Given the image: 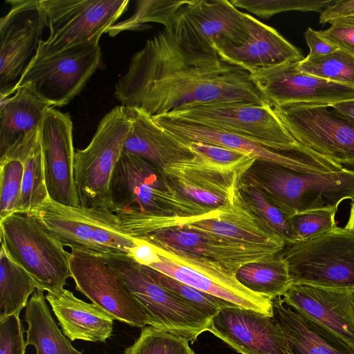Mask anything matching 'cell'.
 Masks as SVG:
<instances>
[{"mask_svg":"<svg viewBox=\"0 0 354 354\" xmlns=\"http://www.w3.org/2000/svg\"><path fill=\"white\" fill-rule=\"evenodd\" d=\"M114 96L124 107L151 118L203 104H270L248 72L216 56L187 50L165 30L133 55Z\"/></svg>","mask_w":354,"mask_h":354,"instance_id":"obj_1","label":"cell"},{"mask_svg":"<svg viewBox=\"0 0 354 354\" xmlns=\"http://www.w3.org/2000/svg\"><path fill=\"white\" fill-rule=\"evenodd\" d=\"M139 239L154 245L159 254L205 274L258 312L272 316V299L244 287L235 274L242 266L278 253L285 246L242 242L180 226L160 229Z\"/></svg>","mask_w":354,"mask_h":354,"instance_id":"obj_2","label":"cell"},{"mask_svg":"<svg viewBox=\"0 0 354 354\" xmlns=\"http://www.w3.org/2000/svg\"><path fill=\"white\" fill-rule=\"evenodd\" d=\"M149 18L183 48L216 57V39L240 44L249 35L245 13L227 0H155Z\"/></svg>","mask_w":354,"mask_h":354,"instance_id":"obj_3","label":"cell"},{"mask_svg":"<svg viewBox=\"0 0 354 354\" xmlns=\"http://www.w3.org/2000/svg\"><path fill=\"white\" fill-rule=\"evenodd\" d=\"M242 178L258 187L289 217L313 209H338L354 196V170L346 168L308 174L256 160Z\"/></svg>","mask_w":354,"mask_h":354,"instance_id":"obj_4","label":"cell"},{"mask_svg":"<svg viewBox=\"0 0 354 354\" xmlns=\"http://www.w3.org/2000/svg\"><path fill=\"white\" fill-rule=\"evenodd\" d=\"M111 192L115 213L128 211L153 216L189 217L213 211L183 196L153 165L125 151L115 166Z\"/></svg>","mask_w":354,"mask_h":354,"instance_id":"obj_5","label":"cell"},{"mask_svg":"<svg viewBox=\"0 0 354 354\" xmlns=\"http://www.w3.org/2000/svg\"><path fill=\"white\" fill-rule=\"evenodd\" d=\"M30 214L72 252L130 255L139 240L131 236L118 215L106 208L69 206L48 197Z\"/></svg>","mask_w":354,"mask_h":354,"instance_id":"obj_6","label":"cell"},{"mask_svg":"<svg viewBox=\"0 0 354 354\" xmlns=\"http://www.w3.org/2000/svg\"><path fill=\"white\" fill-rule=\"evenodd\" d=\"M100 257L144 308L149 326L191 342L208 330L212 318L158 283L131 256L109 253Z\"/></svg>","mask_w":354,"mask_h":354,"instance_id":"obj_7","label":"cell"},{"mask_svg":"<svg viewBox=\"0 0 354 354\" xmlns=\"http://www.w3.org/2000/svg\"><path fill=\"white\" fill-rule=\"evenodd\" d=\"M0 236L9 257L34 278L41 290L64 288L71 277V252L32 215L13 213L1 219Z\"/></svg>","mask_w":354,"mask_h":354,"instance_id":"obj_8","label":"cell"},{"mask_svg":"<svg viewBox=\"0 0 354 354\" xmlns=\"http://www.w3.org/2000/svg\"><path fill=\"white\" fill-rule=\"evenodd\" d=\"M130 127L126 108L117 106L101 120L88 145L75 151L74 177L81 205L112 211V177Z\"/></svg>","mask_w":354,"mask_h":354,"instance_id":"obj_9","label":"cell"},{"mask_svg":"<svg viewBox=\"0 0 354 354\" xmlns=\"http://www.w3.org/2000/svg\"><path fill=\"white\" fill-rule=\"evenodd\" d=\"M291 284L354 289V231L335 228L314 239L286 244L281 250Z\"/></svg>","mask_w":354,"mask_h":354,"instance_id":"obj_10","label":"cell"},{"mask_svg":"<svg viewBox=\"0 0 354 354\" xmlns=\"http://www.w3.org/2000/svg\"><path fill=\"white\" fill-rule=\"evenodd\" d=\"M162 115L235 133L277 151H299L306 147L288 131L270 104H203Z\"/></svg>","mask_w":354,"mask_h":354,"instance_id":"obj_11","label":"cell"},{"mask_svg":"<svg viewBox=\"0 0 354 354\" xmlns=\"http://www.w3.org/2000/svg\"><path fill=\"white\" fill-rule=\"evenodd\" d=\"M49 36L35 56L46 57L87 43H99L128 8V0H39Z\"/></svg>","mask_w":354,"mask_h":354,"instance_id":"obj_12","label":"cell"},{"mask_svg":"<svg viewBox=\"0 0 354 354\" xmlns=\"http://www.w3.org/2000/svg\"><path fill=\"white\" fill-rule=\"evenodd\" d=\"M99 43H87L46 57L34 56L15 87L28 84L51 107L69 103L99 67Z\"/></svg>","mask_w":354,"mask_h":354,"instance_id":"obj_13","label":"cell"},{"mask_svg":"<svg viewBox=\"0 0 354 354\" xmlns=\"http://www.w3.org/2000/svg\"><path fill=\"white\" fill-rule=\"evenodd\" d=\"M272 107L300 144L344 168L354 170V125L330 106L288 104Z\"/></svg>","mask_w":354,"mask_h":354,"instance_id":"obj_14","label":"cell"},{"mask_svg":"<svg viewBox=\"0 0 354 354\" xmlns=\"http://www.w3.org/2000/svg\"><path fill=\"white\" fill-rule=\"evenodd\" d=\"M152 119L185 145L200 142L223 147L300 173H333L343 169L339 165L308 147L299 151H277L224 130L162 115Z\"/></svg>","mask_w":354,"mask_h":354,"instance_id":"obj_15","label":"cell"},{"mask_svg":"<svg viewBox=\"0 0 354 354\" xmlns=\"http://www.w3.org/2000/svg\"><path fill=\"white\" fill-rule=\"evenodd\" d=\"M10 10L0 19L1 100L15 87L39 46L46 17L39 0H8Z\"/></svg>","mask_w":354,"mask_h":354,"instance_id":"obj_16","label":"cell"},{"mask_svg":"<svg viewBox=\"0 0 354 354\" xmlns=\"http://www.w3.org/2000/svg\"><path fill=\"white\" fill-rule=\"evenodd\" d=\"M70 270L76 290L114 320L142 328L150 325V318L144 308L102 257L73 251Z\"/></svg>","mask_w":354,"mask_h":354,"instance_id":"obj_17","label":"cell"},{"mask_svg":"<svg viewBox=\"0 0 354 354\" xmlns=\"http://www.w3.org/2000/svg\"><path fill=\"white\" fill-rule=\"evenodd\" d=\"M250 79L272 106H333L354 100V85L326 80L299 71L296 63L257 71Z\"/></svg>","mask_w":354,"mask_h":354,"instance_id":"obj_18","label":"cell"},{"mask_svg":"<svg viewBox=\"0 0 354 354\" xmlns=\"http://www.w3.org/2000/svg\"><path fill=\"white\" fill-rule=\"evenodd\" d=\"M49 197L63 205H80L74 177L75 151L69 113L47 109L39 132Z\"/></svg>","mask_w":354,"mask_h":354,"instance_id":"obj_19","label":"cell"},{"mask_svg":"<svg viewBox=\"0 0 354 354\" xmlns=\"http://www.w3.org/2000/svg\"><path fill=\"white\" fill-rule=\"evenodd\" d=\"M207 331L241 354H291L272 316L252 309L223 308L212 317Z\"/></svg>","mask_w":354,"mask_h":354,"instance_id":"obj_20","label":"cell"},{"mask_svg":"<svg viewBox=\"0 0 354 354\" xmlns=\"http://www.w3.org/2000/svg\"><path fill=\"white\" fill-rule=\"evenodd\" d=\"M249 35L234 44L220 37L213 43L218 57L250 74L261 69L297 63L304 57L301 50L274 28L245 13Z\"/></svg>","mask_w":354,"mask_h":354,"instance_id":"obj_21","label":"cell"},{"mask_svg":"<svg viewBox=\"0 0 354 354\" xmlns=\"http://www.w3.org/2000/svg\"><path fill=\"white\" fill-rule=\"evenodd\" d=\"M163 173L183 196L212 210L236 199L245 174L212 166L194 157L167 166Z\"/></svg>","mask_w":354,"mask_h":354,"instance_id":"obj_22","label":"cell"},{"mask_svg":"<svg viewBox=\"0 0 354 354\" xmlns=\"http://www.w3.org/2000/svg\"><path fill=\"white\" fill-rule=\"evenodd\" d=\"M171 226H180L242 242L286 245L279 236L246 207L239 194L233 203L205 214L166 217L162 229Z\"/></svg>","mask_w":354,"mask_h":354,"instance_id":"obj_23","label":"cell"},{"mask_svg":"<svg viewBox=\"0 0 354 354\" xmlns=\"http://www.w3.org/2000/svg\"><path fill=\"white\" fill-rule=\"evenodd\" d=\"M349 291L348 289L292 283L281 297L286 304L354 346V306Z\"/></svg>","mask_w":354,"mask_h":354,"instance_id":"obj_24","label":"cell"},{"mask_svg":"<svg viewBox=\"0 0 354 354\" xmlns=\"http://www.w3.org/2000/svg\"><path fill=\"white\" fill-rule=\"evenodd\" d=\"M272 310L291 354H354V346L286 304L281 296L272 299Z\"/></svg>","mask_w":354,"mask_h":354,"instance_id":"obj_25","label":"cell"},{"mask_svg":"<svg viewBox=\"0 0 354 354\" xmlns=\"http://www.w3.org/2000/svg\"><path fill=\"white\" fill-rule=\"evenodd\" d=\"M50 104L28 84L17 88L10 97L1 100L0 155L33 145Z\"/></svg>","mask_w":354,"mask_h":354,"instance_id":"obj_26","label":"cell"},{"mask_svg":"<svg viewBox=\"0 0 354 354\" xmlns=\"http://www.w3.org/2000/svg\"><path fill=\"white\" fill-rule=\"evenodd\" d=\"M45 297L69 340L104 343L111 336L114 319L97 305L78 299L64 288L47 292Z\"/></svg>","mask_w":354,"mask_h":354,"instance_id":"obj_27","label":"cell"},{"mask_svg":"<svg viewBox=\"0 0 354 354\" xmlns=\"http://www.w3.org/2000/svg\"><path fill=\"white\" fill-rule=\"evenodd\" d=\"M131 122L124 151L138 156L163 172L172 164L194 157L188 147L136 108H126Z\"/></svg>","mask_w":354,"mask_h":354,"instance_id":"obj_28","label":"cell"},{"mask_svg":"<svg viewBox=\"0 0 354 354\" xmlns=\"http://www.w3.org/2000/svg\"><path fill=\"white\" fill-rule=\"evenodd\" d=\"M44 292L36 290L26 307V346H34L36 354H82L72 346L57 326Z\"/></svg>","mask_w":354,"mask_h":354,"instance_id":"obj_29","label":"cell"},{"mask_svg":"<svg viewBox=\"0 0 354 354\" xmlns=\"http://www.w3.org/2000/svg\"><path fill=\"white\" fill-rule=\"evenodd\" d=\"M235 277L248 290L272 299L281 297L291 284L288 267L281 251L242 266Z\"/></svg>","mask_w":354,"mask_h":354,"instance_id":"obj_30","label":"cell"},{"mask_svg":"<svg viewBox=\"0 0 354 354\" xmlns=\"http://www.w3.org/2000/svg\"><path fill=\"white\" fill-rule=\"evenodd\" d=\"M40 286L24 268L12 261L1 246L0 319L19 315Z\"/></svg>","mask_w":354,"mask_h":354,"instance_id":"obj_31","label":"cell"},{"mask_svg":"<svg viewBox=\"0 0 354 354\" xmlns=\"http://www.w3.org/2000/svg\"><path fill=\"white\" fill-rule=\"evenodd\" d=\"M18 159L24 164V175L15 213L30 214L49 197L40 139Z\"/></svg>","mask_w":354,"mask_h":354,"instance_id":"obj_32","label":"cell"},{"mask_svg":"<svg viewBox=\"0 0 354 354\" xmlns=\"http://www.w3.org/2000/svg\"><path fill=\"white\" fill-rule=\"evenodd\" d=\"M243 203L286 244L296 242L290 217L275 205L256 185L242 178L238 186Z\"/></svg>","mask_w":354,"mask_h":354,"instance_id":"obj_33","label":"cell"},{"mask_svg":"<svg viewBox=\"0 0 354 354\" xmlns=\"http://www.w3.org/2000/svg\"><path fill=\"white\" fill-rule=\"evenodd\" d=\"M160 261L149 268L236 306L257 311L249 301L217 283L202 272L159 254Z\"/></svg>","mask_w":354,"mask_h":354,"instance_id":"obj_34","label":"cell"},{"mask_svg":"<svg viewBox=\"0 0 354 354\" xmlns=\"http://www.w3.org/2000/svg\"><path fill=\"white\" fill-rule=\"evenodd\" d=\"M296 67L310 75L354 85V56L339 48L328 54L304 57L296 63Z\"/></svg>","mask_w":354,"mask_h":354,"instance_id":"obj_35","label":"cell"},{"mask_svg":"<svg viewBox=\"0 0 354 354\" xmlns=\"http://www.w3.org/2000/svg\"><path fill=\"white\" fill-rule=\"evenodd\" d=\"M124 354H194L189 341L171 333L149 326Z\"/></svg>","mask_w":354,"mask_h":354,"instance_id":"obj_36","label":"cell"},{"mask_svg":"<svg viewBox=\"0 0 354 354\" xmlns=\"http://www.w3.org/2000/svg\"><path fill=\"white\" fill-rule=\"evenodd\" d=\"M144 267L158 283L182 297L212 319L223 308L236 306L225 299L182 283L151 268L145 266Z\"/></svg>","mask_w":354,"mask_h":354,"instance_id":"obj_37","label":"cell"},{"mask_svg":"<svg viewBox=\"0 0 354 354\" xmlns=\"http://www.w3.org/2000/svg\"><path fill=\"white\" fill-rule=\"evenodd\" d=\"M186 145L197 160L228 170L245 173L257 160L251 155L223 147L200 142Z\"/></svg>","mask_w":354,"mask_h":354,"instance_id":"obj_38","label":"cell"},{"mask_svg":"<svg viewBox=\"0 0 354 354\" xmlns=\"http://www.w3.org/2000/svg\"><path fill=\"white\" fill-rule=\"evenodd\" d=\"M230 3L236 8L246 10L263 18H270L272 15L286 11L322 12L334 0H231Z\"/></svg>","mask_w":354,"mask_h":354,"instance_id":"obj_39","label":"cell"},{"mask_svg":"<svg viewBox=\"0 0 354 354\" xmlns=\"http://www.w3.org/2000/svg\"><path fill=\"white\" fill-rule=\"evenodd\" d=\"M0 220L15 212L20 196L24 164L15 158L0 160Z\"/></svg>","mask_w":354,"mask_h":354,"instance_id":"obj_40","label":"cell"},{"mask_svg":"<svg viewBox=\"0 0 354 354\" xmlns=\"http://www.w3.org/2000/svg\"><path fill=\"white\" fill-rule=\"evenodd\" d=\"M337 208H324L299 212L290 217L296 242L317 237L337 227Z\"/></svg>","mask_w":354,"mask_h":354,"instance_id":"obj_41","label":"cell"},{"mask_svg":"<svg viewBox=\"0 0 354 354\" xmlns=\"http://www.w3.org/2000/svg\"><path fill=\"white\" fill-rule=\"evenodd\" d=\"M24 333L19 315L0 319V354H25Z\"/></svg>","mask_w":354,"mask_h":354,"instance_id":"obj_42","label":"cell"},{"mask_svg":"<svg viewBox=\"0 0 354 354\" xmlns=\"http://www.w3.org/2000/svg\"><path fill=\"white\" fill-rule=\"evenodd\" d=\"M319 33L329 42L354 56V17L335 19Z\"/></svg>","mask_w":354,"mask_h":354,"instance_id":"obj_43","label":"cell"},{"mask_svg":"<svg viewBox=\"0 0 354 354\" xmlns=\"http://www.w3.org/2000/svg\"><path fill=\"white\" fill-rule=\"evenodd\" d=\"M304 37L310 50L307 55L308 57L328 54L338 49L336 46L322 37L319 31L310 27L304 32Z\"/></svg>","mask_w":354,"mask_h":354,"instance_id":"obj_44","label":"cell"},{"mask_svg":"<svg viewBox=\"0 0 354 354\" xmlns=\"http://www.w3.org/2000/svg\"><path fill=\"white\" fill-rule=\"evenodd\" d=\"M347 17H354V0L334 1L320 13L319 23L324 25Z\"/></svg>","mask_w":354,"mask_h":354,"instance_id":"obj_45","label":"cell"},{"mask_svg":"<svg viewBox=\"0 0 354 354\" xmlns=\"http://www.w3.org/2000/svg\"><path fill=\"white\" fill-rule=\"evenodd\" d=\"M129 256L139 264L147 267L160 261V256L156 248L142 239L138 240L137 245L132 249Z\"/></svg>","mask_w":354,"mask_h":354,"instance_id":"obj_46","label":"cell"},{"mask_svg":"<svg viewBox=\"0 0 354 354\" xmlns=\"http://www.w3.org/2000/svg\"><path fill=\"white\" fill-rule=\"evenodd\" d=\"M330 108L354 125V100L337 103Z\"/></svg>","mask_w":354,"mask_h":354,"instance_id":"obj_47","label":"cell"},{"mask_svg":"<svg viewBox=\"0 0 354 354\" xmlns=\"http://www.w3.org/2000/svg\"><path fill=\"white\" fill-rule=\"evenodd\" d=\"M345 227L354 231V204H351L349 217Z\"/></svg>","mask_w":354,"mask_h":354,"instance_id":"obj_48","label":"cell"},{"mask_svg":"<svg viewBox=\"0 0 354 354\" xmlns=\"http://www.w3.org/2000/svg\"><path fill=\"white\" fill-rule=\"evenodd\" d=\"M349 295H350V297H351V299L352 301V303H353V304L354 306V289L350 290Z\"/></svg>","mask_w":354,"mask_h":354,"instance_id":"obj_49","label":"cell"},{"mask_svg":"<svg viewBox=\"0 0 354 354\" xmlns=\"http://www.w3.org/2000/svg\"><path fill=\"white\" fill-rule=\"evenodd\" d=\"M351 204H354V196H353V198L351 199Z\"/></svg>","mask_w":354,"mask_h":354,"instance_id":"obj_50","label":"cell"}]
</instances>
